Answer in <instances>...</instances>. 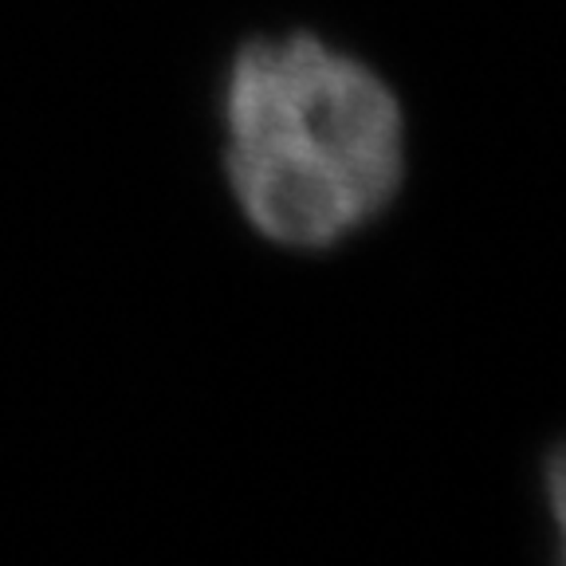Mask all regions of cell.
Returning a JSON list of instances; mask_svg holds the SVG:
<instances>
[{
  "label": "cell",
  "mask_w": 566,
  "mask_h": 566,
  "mask_svg": "<svg viewBox=\"0 0 566 566\" xmlns=\"http://www.w3.org/2000/svg\"><path fill=\"white\" fill-rule=\"evenodd\" d=\"M224 174L264 240L331 248L398 197L406 118L363 60L315 35L256 40L224 83Z\"/></svg>",
  "instance_id": "obj_1"
},
{
  "label": "cell",
  "mask_w": 566,
  "mask_h": 566,
  "mask_svg": "<svg viewBox=\"0 0 566 566\" xmlns=\"http://www.w3.org/2000/svg\"><path fill=\"white\" fill-rule=\"evenodd\" d=\"M547 504L551 515H555L558 543H563V558H566V444H558L555 457L547 460Z\"/></svg>",
  "instance_id": "obj_2"
}]
</instances>
